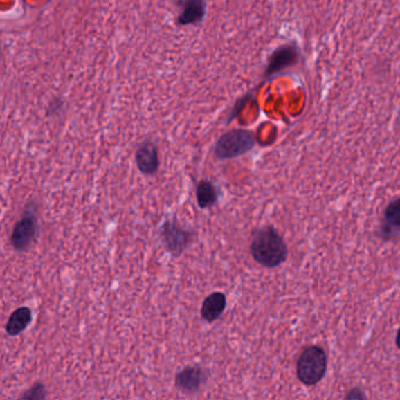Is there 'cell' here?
<instances>
[{"label": "cell", "instance_id": "30bf717a", "mask_svg": "<svg viewBox=\"0 0 400 400\" xmlns=\"http://www.w3.org/2000/svg\"><path fill=\"white\" fill-rule=\"evenodd\" d=\"M206 16L204 0H185L181 13L177 18L179 25H192L200 23Z\"/></svg>", "mask_w": 400, "mask_h": 400}, {"label": "cell", "instance_id": "5bb4252c", "mask_svg": "<svg viewBox=\"0 0 400 400\" xmlns=\"http://www.w3.org/2000/svg\"><path fill=\"white\" fill-rule=\"evenodd\" d=\"M46 398V389L43 383H35L31 389L27 390L20 396V399L42 400Z\"/></svg>", "mask_w": 400, "mask_h": 400}, {"label": "cell", "instance_id": "9c48e42d", "mask_svg": "<svg viewBox=\"0 0 400 400\" xmlns=\"http://www.w3.org/2000/svg\"><path fill=\"white\" fill-rule=\"evenodd\" d=\"M32 320H33V315H32L31 309L28 307L17 309L12 312V315L8 318V324H6V334L11 337H16L23 334L24 331L30 327Z\"/></svg>", "mask_w": 400, "mask_h": 400}, {"label": "cell", "instance_id": "52a82bcc", "mask_svg": "<svg viewBox=\"0 0 400 400\" xmlns=\"http://www.w3.org/2000/svg\"><path fill=\"white\" fill-rule=\"evenodd\" d=\"M135 161L141 173L153 175L160 168L158 147L154 143L147 140L140 145L135 154Z\"/></svg>", "mask_w": 400, "mask_h": 400}, {"label": "cell", "instance_id": "277c9868", "mask_svg": "<svg viewBox=\"0 0 400 400\" xmlns=\"http://www.w3.org/2000/svg\"><path fill=\"white\" fill-rule=\"evenodd\" d=\"M160 236L167 251L174 257H179L194 242L195 233L182 227L176 219H170L162 224Z\"/></svg>", "mask_w": 400, "mask_h": 400}, {"label": "cell", "instance_id": "7c38bea8", "mask_svg": "<svg viewBox=\"0 0 400 400\" xmlns=\"http://www.w3.org/2000/svg\"><path fill=\"white\" fill-rule=\"evenodd\" d=\"M219 199V192L215 185L209 180H201L197 185V201L202 209L212 208Z\"/></svg>", "mask_w": 400, "mask_h": 400}, {"label": "cell", "instance_id": "3957f363", "mask_svg": "<svg viewBox=\"0 0 400 400\" xmlns=\"http://www.w3.org/2000/svg\"><path fill=\"white\" fill-rule=\"evenodd\" d=\"M256 140L253 131L246 129H234L222 135L215 145V156L217 160H230L239 158L254 148Z\"/></svg>", "mask_w": 400, "mask_h": 400}, {"label": "cell", "instance_id": "7a4b0ae2", "mask_svg": "<svg viewBox=\"0 0 400 400\" xmlns=\"http://www.w3.org/2000/svg\"><path fill=\"white\" fill-rule=\"evenodd\" d=\"M327 369L325 351L320 347H308L297 361V377L303 384L311 386L323 379Z\"/></svg>", "mask_w": 400, "mask_h": 400}, {"label": "cell", "instance_id": "8992f818", "mask_svg": "<svg viewBox=\"0 0 400 400\" xmlns=\"http://www.w3.org/2000/svg\"><path fill=\"white\" fill-rule=\"evenodd\" d=\"M207 381V374L199 365L187 366L175 376V386L183 393H197Z\"/></svg>", "mask_w": 400, "mask_h": 400}, {"label": "cell", "instance_id": "4fadbf2b", "mask_svg": "<svg viewBox=\"0 0 400 400\" xmlns=\"http://www.w3.org/2000/svg\"><path fill=\"white\" fill-rule=\"evenodd\" d=\"M386 222L393 227H400V199L393 201L385 210Z\"/></svg>", "mask_w": 400, "mask_h": 400}, {"label": "cell", "instance_id": "6da1fadb", "mask_svg": "<svg viewBox=\"0 0 400 400\" xmlns=\"http://www.w3.org/2000/svg\"><path fill=\"white\" fill-rule=\"evenodd\" d=\"M251 256L258 264L266 268H278L288 257V246L273 227L255 231L251 243Z\"/></svg>", "mask_w": 400, "mask_h": 400}, {"label": "cell", "instance_id": "2e32d148", "mask_svg": "<svg viewBox=\"0 0 400 400\" xmlns=\"http://www.w3.org/2000/svg\"><path fill=\"white\" fill-rule=\"evenodd\" d=\"M396 344L397 347H398V349H400V327L399 330H398V334H397Z\"/></svg>", "mask_w": 400, "mask_h": 400}, {"label": "cell", "instance_id": "8fae6325", "mask_svg": "<svg viewBox=\"0 0 400 400\" xmlns=\"http://www.w3.org/2000/svg\"><path fill=\"white\" fill-rule=\"evenodd\" d=\"M296 50L293 47H282L276 51L270 58L269 65L266 69V77H271L278 73V71L284 69L287 66L293 65L297 60Z\"/></svg>", "mask_w": 400, "mask_h": 400}, {"label": "cell", "instance_id": "9a60e30c", "mask_svg": "<svg viewBox=\"0 0 400 400\" xmlns=\"http://www.w3.org/2000/svg\"><path fill=\"white\" fill-rule=\"evenodd\" d=\"M366 397L361 390L354 389L351 390L350 392L347 393L345 399H365Z\"/></svg>", "mask_w": 400, "mask_h": 400}, {"label": "cell", "instance_id": "ba28073f", "mask_svg": "<svg viewBox=\"0 0 400 400\" xmlns=\"http://www.w3.org/2000/svg\"><path fill=\"white\" fill-rule=\"evenodd\" d=\"M226 307H227V297L224 293L216 291L210 293L204 298L202 303L201 317L207 323H214L224 315Z\"/></svg>", "mask_w": 400, "mask_h": 400}, {"label": "cell", "instance_id": "5b68a950", "mask_svg": "<svg viewBox=\"0 0 400 400\" xmlns=\"http://www.w3.org/2000/svg\"><path fill=\"white\" fill-rule=\"evenodd\" d=\"M38 231V216L37 206L27 204L24 214L13 228L11 234V244L17 251H25L31 246Z\"/></svg>", "mask_w": 400, "mask_h": 400}]
</instances>
